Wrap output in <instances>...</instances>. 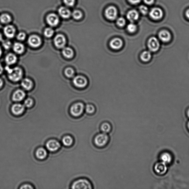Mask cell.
<instances>
[{
    "instance_id": "cell-43",
    "label": "cell",
    "mask_w": 189,
    "mask_h": 189,
    "mask_svg": "<svg viewBox=\"0 0 189 189\" xmlns=\"http://www.w3.org/2000/svg\"><path fill=\"white\" fill-rule=\"evenodd\" d=\"M144 1L146 4L151 5L153 3L154 0H144Z\"/></svg>"
},
{
    "instance_id": "cell-7",
    "label": "cell",
    "mask_w": 189,
    "mask_h": 189,
    "mask_svg": "<svg viewBox=\"0 0 189 189\" xmlns=\"http://www.w3.org/2000/svg\"><path fill=\"white\" fill-rule=\"evenodd\" d=\"M118 11L115 7L110 6L106 9L105 15L108 19L110 20H115L117 18Z\"/></svg>"
},
{
    "instance_id": "cell-8",
    "label": "cell",
    "mask_w": 189,
    "mask_h": 189,
    "mask_svg": "<svg viewBox=\"0 0 189 189\" xmlns=\"http://www.w3.org/2000/svg\"><path fill=\"white\" fill-rule=\"evenodd\" d=\"M45 146L49 151L54 152L60 148L61 145L58 141L55 139H51L46 143Z\"/></svg>"
},
{
    "instance_id": "cell-27",
    "label": "cell",
    "mask_w": 189,
    "mask_h": 189,
    "mask_svg": "<svg viewBox=\"0 0 189 189\" xmlns=\"http://www.w3.org/2000/svg\"><path fill=\"white\" fill-rule=\"evenodd\" d=\"M151 57V53L148 51H144L140 55L141 60L144 62H147L149 61Z\"/></svg>"
},
{
    "instance_id": "cell-32",
    "label": "cell",
    "mask_w": 189,
    "mask_h": 189,
    "mask_svg": "<svg viewBox=\"0 0 189 189\" xmlns=\"http://www.w3.org/2000/svg\"><path fill=\"white\" fill-rule=\"evenodd\" d=\"M72 16L76 20H79L83 16V14L81 11L78 10L74 11L72 13Z\"/></svg>"
},
{
    "instance_id": "cell-47",
    "label": "cell",
    "mask_w": 189,
    "mask_h": 189,
    "mask_svg": "<svg viewBox=\"0 0 189 189\" xmlns=\"http://www.w3.org/2000/svg\"><path fill=\"white\" fill-rule=\"evenodd\" d=\"M3 84V82L2 80L1 79H0V88L2 86Z\"/></svg>"
},
{
    "instance_id": "cell-35",
    "label": "cell",
    "mask_w": 189,
    "mask_h": 189,
    "mask_svg": "<svg viewBox=\"0 0 189 189\" xmlns=\"http://www.w3.org/2000/svg\"><path fill=\"white\" fill-rule=\"evenodd\" d=\"M85 109L86 112L88 114H92L95 111L94 106L91 105H87L86 106Z\"/></svg>"
},
{
    "instance_id": "cell-4",
    "label": "cell",
    "mask_w": 189,
    "mask_h": 189,
    "mask_svg": "<svg viewBox=\"0 0 189 189\" xmlns=\"http://www.w3.org/2000/svg\"><path fill=\"white\" fill-rule=\"evenodd\" d=\"M85 110V106L82 103L74 104L71 107L70 113L74 117H78L82 115Z\"/></svg>"
},
{
    "instance_id": "cell-48",
    "label": "cell",
    "mask_w": 189,
    "mask_h": 189,
    "mask_svg": "<svg viewBox=\"0 0 189 189\" xmlns=\"http://www.w3.org/2000/svg\"><path fill=\"white\" fill-rule=\"evenodd\" d=\"M2 39V35L1 33H0V41H1Z\"/></svg>"
},
{
    "instance_id": "cell-33",
    "label": "cell",
    "mask_w": 189,
    "mask_h": 189,
    "mask_svg": "<svg viewBox=\"0 0 189 189\" xmlns=\"http://www.w3.org/2000/svg\"><path fill=\"white\" fill-rule=\"evenodd\" d=\"M54 33V30L51 28H47L45 30V36L49 38L52 37Z\"/></svg>"
},
{
    "instance_id": "cell-23",
    "label": "cell",
    "mask_w": 189,
    "mask_h": 189,
    "mask_svg": "<svg viewBox=\"0 0 189 189\" xmlns=\"http://www.w3.org/2000/svg\"><path fill=\"white\" fill-rule=\"evenodd\" d=\"M5 61L7 64L11 65L16 62L17 57L15 54L12 53H10L7 54L6 57Z\"/></svg>"
},
{
    "instance_id": "cell-13",
    "label": "cell",
    "mask_w": 189,
    "mask_h": 189,
    "mask_svg": "<svg viewBox=\"0 0 189 189\" xmlns=\"http://www.w3.org/2000/svg\"><path fill=\"white\" fill-rule=\"evenodd\" d=\"M28 43L33 47H37L41 45V40L39 36L33 35L30 36L28 39Z\"/></svg>"
},
{
    "instance_id": "cell-10",
    "label": "cell",
    "mask_w": 189,
    "mask_h": 189,
    "mask_svg": "<svg viewBox=\"0 0 189 189\" xmlns=\"http://www.w3.org/2000/svg\"><path fill=\"white\" fill-rule=\"evenodd\" d=\"M66 43V38L62 34H58L54 38V45L58 48H62L64 47Z\"/></svg>"
},
{
    "instance_id": "cell-34",
    "label": "cell",
    "mask_w": 189,
    "mask_h": 189,
    "mask_svg": "<svg viewBox=\"0 0 189 189\" xmlns=\"http://www.w3.org/2000/svg\"><path fill=\"white\" fill-rule=\"evenodd\" d=\"M65 73L68 77L71 78L74 75V70L71 68L69 67L66 69Z\"/></svg>"
},
{
    "instance_id": "cell-6",
    "label": "cell",
    "mask_w": 189,
    "mask_h": 189,
    "mask_svg": "<svg viewBox=\"0 0 189 189\" xmlns=\"http://www.w3.org/2000/svg\"><path fill=\"white\" fill-rule=\"evenodd\" d=\"M148 46L149 49L152 52H156L159 49L160 46L159 41L157 38L152 37L148 40Z\"/></svg>"
},
{
    "instance_id": "cell-45",
    "label": "cell",
    "mask_w": 189,
    "mask_h": 189,
    "mask_svg": "<svg viewBox=\"0 0 189 189\" xmlns=\"http://www.w3.org/2000/svg\"><path fill=\"white\" fill-rule=\"evenodd\" d=\"M3 71V68L2 67L1 64H0V74H1L2 73Z\"/></svg>"
},
{
    "instance_id": "cell-20",
    "label": "cell",
    "mask_w": 189,
    "mask_h": 189,
    "mask_svg": "<svg viewBox=\"0 0 189 189\" xmlns=\"http://www.w3.org/2000/svg\"><path fill=\"white\" fill-rule=\"evenodd\" d=\"M139 18V13L136 11L131 10L129 11L127 13V18L131 22L138 20Z\"/></svg>"
},
{
    "instance_id": "cell-51",
    "label": "cell",
    "mask_w": 189,
    "mask_h": 189,
    "mask_svg": "<svg viewBox=\"0 0 189 189\" xmlns=\"http://www.w3.org/2000/svg\"><path fill=\"white\" fill-rule=\"evenodd\" d=\"M188 128L189 129V122L188 123Z\"/></svg>"
},
{
    "instance_id": "cell-19",
    "label": "cell",
    "mask_w": 189,
    "mask_h": 189,
    "mask_svg": "<svg viewBox=\"0 0 189 189\" xmlns=\"http://www.w3.org/2000/svg\"><path fill=\"white\" fill-rule=\"evenodd\" d=\"M58 12L60 16L64 19L69 18L71 15V12L70 11L65 7H60L58 9Z\"/></svg>"
},
{
    "instance_id": "cell-46",
    "label": "cell",
    "mask_w": 189,
    "mask_h": 189,
    "mask_svg": "<svg viewBox=\"0 0 189 189\" xmlns=\"http://www.w3.org/2000/svg\"><path fill=\"white\" fill-rule=\"evenodd\" d=\"M186 16L187 18L189 19V9L186 11Z\"/></svg>"
},
{
    "instance_id": "cell-28",
    "label": "cell",
    "mask_w": 189,
    "mask_h": 189,
    "mask_svg": "<svg viewBox=\"0 0 189 189\" xmlns=\"http://www.w3.org/2000/svg\"><path fill=\"white\" fill-rule=\"evenodd\" d=\"M161 159L162 162L167 164L170 163L171 161L172 157L170 154L168 152H165L161 154Z\"/></svg>"
},
{
    "instance_id": "cell-17",
    "label": "cell",
    "mask_w": 189,
    "mask_h": 189,
    "mask_svg": "<svg viewBox=\"0 0 189 189\" xmlns=\"http://www.w3.org/2000/svg\"><path fill=\"white\" fill-rule=\"evenodd\" d=\"M158 37L161 41L163 42L167 43L171 39V35L167 30H163L160 32L158 34Z\"/></svg>"
},
{
    "instance_id": "cell-29",
    "label": "cell",
    "mask_w": 189,
    "mask_h": 189,
    "mask_svg": "<svg viewBox=\"0 0 189 189\" xmlns=\"http://www.w3.org/2000/svg\"><path fill=\"white\" fill-rule=\"evenodd\" d=\"M111 125L107 122L103 123L101 127V130L102 133L106 134L110 132L111 130Z\"/></svg>"
},
{
    "instance_id": "cell-1",
    "label": "cell",
    "mask_w": 189,
    "mask_h": 189,
    "mask_svg": "<svg viewBox=\"0 0 189 189\" xmlns=\"http://www.w3.org/2000/svg\"><path fill=\"white\" fill-rule=\"evenodd\" d=\"M8 73V77L11 81L16 82L19 81L22 77L23 73L21 69L18 67L11 68L8 66L5 67Z\"/></svg>"
},
{
    "instance_id": "cell-37",
    "label": "cell",
    "mask_w": 189,
    "mask_h": 189,
    "mask_svg": "<svg viewBox=\"0 0 189 189\" xmlns=\"http://www.w3.org/2000/svg\"><path fill=\"white\" fill-rule=\"evenodd\" d=\"M33 104V101L30 98H28L24 101V105L27 108H30Z\"/></svg>"
},
{
    "instance_id": "cell-14",
    "label": "cell",
    "mask_w": 189,
    "mask_h": 189,
    "mask_svg": "<svg viewBox=\"0 0 189 189\" xmlns=\"http://www.w3.org/2000/svg\"><path fill=\"white\" fill-rule=\"evenodd\" d=\"M156 172L160 175L164 174L167 171V167L166 164L163 162H160L156 164L154 167Z\"/></svg>"
},
{
    "instance_id": "cell-25",
    "label": "cell",
    "mask_w": 189,
    "mask_h": 189,
    "mask_svg": "<svg viewBox=\"0 0 189 189\" xmlns=\"http://www.w3.org/2000/svg\"><path fill=\"white\" fill-rule=\"evenodd\" d=\"M22 87L27 90H29L31 89L33 86V83L28 78L24 79L22 82Z\"/></svg>"
},
{
    "instance_id": "cell-2",
    "label": "cell",
    "mask_w": 189,
    "mask_h": 189,
    "mask_svg": "<svg viewBox=\"0 0 189 189\" xmlns=\"http://www.w3.org/2000/svg\"><path fill=\"white\" fill-rule=\"evenodd\" d=\"M71 188L91 189L92 188V186L91 182L87 179L81 178L74 181L72 185Z\"/></svg>"
},
{
    "instance_id": "cell-26",
    "label": "cell",
    "mask_w": 189,
    "mask_h": 189,
    "mask_svg": "<svg viewBox=\"0 0 189 189\" xmlns=\"http://www.w3.org/2000/svg\"><path fill=\"white\" fill-rule=\"evenodd\" d=\"M62 144L66 146H70L73 144L74 140L73 138L70 135H66L62 139Z\"/></svg>"
},
{
    "instance_id": "cell-24",
    "label": "cell",
    "mask_w": 189,
    "mask_h": 189,
    "mask_svg": "<svg viewBox=\"0 0 189 189\" xmlns=\"http://www.w3.org/2000/svg\"><path fill=\"white\" fill-rule=\"evenodd\" d=\"M62 54L64 56L67 58H71L74 56V51L70 47H65L63 49Z\"/></svg>"
},
{
    "instance_id": "cell-40",
    "label": "cell",
    "mask_w": 189,
    "mask_h": 189,
    "mask_svg": "<svg viewBox=\"0 0 189 189\" xmlns=\"http://www.w3.org/2000/svg\"><path fill=\"white\" fill-rule=\"evenodd\" d=\"M2 45L4 48L8 49L11 47V43L10 41H3Z\"/></svg>"
},
{
    "instance_id": "cell-3",
    "label": "cell",
    "mask_w": 189,
    "mask_h": 189,
    "mask_svg": "<svg viewBox=\"0 0 189 189\" xmlns=\"http://www.w3.org/2000/svg\"><path fill=\"white\" fill-rule=\"evenodd\" d=\"M109 140V137L106 133H102L98 134L95 137L94 144L98 147H104L108 144Z\"/></svg>"
},
{
    "instance_id": "cell-12",
    "label": "cell",
    "mask_w": 189,
    "mask_h": 189,
    "mask_svg": "<svg viewBox=\"0 0 189 189\" xmlns=\"http://www.w3.org/2000/svg\"><path fill=\"white\" fill-rule=\"evenodd\" d=\"M150 16L154 20H158L161 19L163 16V11L159 8H153L151 10Z\"/></svg>"
},
{
    "instance_id": "cell-11",
    "label": "cell",
    "mask_w": 189,
    "mask_h": 189,
    "mask_svg": "<svg viewBox=\"0 0 189 189\" xmlns=\"http://www.w3.org/2000/svg\"><path fill=\"white\" fill-rule=\"evenodd\" d=\"M110 45L112 49L118 50L122 47L123 42L120 38H115L112 39L110 42Z\"/></svg>"
},
{
    "instance_id": "cell-9",
    "label": "cell",
    "mask_w": 189,
    "mask_h": 189,
    "mask_svg": "<svg viewBox=\"0 0 189 189\" xmlns=\"http://www.w3.org/2000/svg\"><path fill=\"white\" fill-rule=\"evenodd\" d=\"M46 21L49 26L52 27L56 26L59 22V18L56 14L51 13L47 15Z\"/></svg>"
},
{
    "instance_id": "cell-41",
    "label": "cell",
    "mask_w": 189,
    "mask_h": 189,
    "mask_svg": "<svg viewBox=\"0 0 189 189\" xmlns=\"http://www.w3.org/2000/svg\"><path fill=\"white\" fill-rule=\"evenodd\" d=\"M17 39L19 41H24L25 39L26 38V34L23 32H20L19 33L18 35H17Z\"/></svg>"
},
{
    "instance_id": "cell-49",
    "label": "cell",
    "mask_w": 189,
    "mask_h": 189,
    "mask_svg": "<svg viewBox=\"0 0 189 189\" xmlns=\"http://www.w3.org/2000/svg\"><path fill=\"white\" fill-rule=\"evenodd\" d=\"M2 54V49H1V47H0V57H1Z\"/></svg>"
},
{
    "instance_id": "cell-15",
    "label": "cell",
    "mask_w": 189,
    "mask_h": 189,
    "mask_svg": "<svg viewBox=\"0 0 189 189\" xmlns=\"http://www.w3.org/2000/svg\"><path fill=\"white\" fill-rule=\"evenodd\" d=\"M24 110V106L19 104L13 105L11 107V111L15 115H20L23 114Z\"/></svg>"
},
{
    "instance_id": "cell-38",
    "label": "cell",
    "mask_w": 189,
    "mask_h": 189,
    "mask_svg": "<svg viewBox=\"0 0 189 189\" xmlns=\"http://www.w3.org/2000/svg\"><path fill=\"white\" fill-rule=\"evenodd\" d=\"M64 2L67 6H72L75 4V0H63Z\"/></svg>"
},
{
    "instance_id": "cell-22",
    "label": "cell",
    "mask_w": 189,
    "mask_h": 189,
    "mask_svg": "<svg viewBox=\"0 0 189 189\" xmlns=\"http://www.w3.org/2000/svg\"><path fill=\"white\" fill-rule=\"evenodd\" d=\"M13 49L15 52L17 54H21L24 51V46L22 43H16L13 45Z\"/></svg>"
},
{
    "instance_id": "cell-5",
    "label": "cell",
    "mask_w": 189,
    "mask_h": 189,
    "mask_svg": "<svg viewBox=\"0 0 189 189\" xmlns=\"http://www.w3.org/2000/svg\"><path fill=\"white\" fill-rule=\"evenodd\" d=\"M73 84L76 87L79 88H84L86 87L88 84L87 78L84 76L78 75L74 77L73 80Z\"/></svg>"
},
{
    "instance_id": "cell-44",
    "label": "cell",
    "mask_w": 189,
    "mask_h": 189,
    "mask_svg": "<svg viewBox=\"0 0 189 189\" xmlns=\"http://www.w3.org/2000/svg\"><path fill=\"white\" fill-rule=\"evenodd\" d=\"M129 1L133 4H137L140 3L141 0H128Z\"/></svg>"
},
{
    "instance_id": "cell-39",
    "label": "cell",
    "mask_w": 189,
    "mask_h": 189,
    "mask_svg": "<svg viewBox=\"0 0 189 189\" xmlns=\"http://www.w3.org/2000/svg\"><path fill=\"white\" fill-rule=\"evenodd\" d=\"M139 10L140 12L144 15H146L148 12V9L146 6L144 5H141L139 7Z\"/></svg>"
},
{
    "instance_id": "cell-42",
    "label": "cell",
    "mask_w": 189,
    "mask_h": 189,
    "mask_svg": "<svg viewBox=\"0 0 189 189\" xmlns=\"http://www.w3.org/2000/svg\"><path fill=\"white\" fill-rule=\"evenodd\" d=\"M20 189H33V187L29 184H24L21 186L19 188Z\"/></svg>"
},
{
    "instance_id": "cell-16",
    "label": "cell",
    "mask_w": 189,
    "mask_h": 189,
    "mask_svg": "<svg viewBox=\"0 0 189 189\" xmlns=\"http://www.w3.org/2000/svg\"><path fill=\"white\" fill-rule=\"evenodd\" d=\"M16 30L14 26L12 25H7L4 29V33L7 38H12L14 37Z\"/></svg>"
},
{
    "instance_id": "cell-21",
    "label": "cell",
    "mask_w": 189,
    "mask_h": 189,
    "mask_svg": "<svg viewBox=\"0 0 189 189\" xmlns=\"http://www.w3.org/2000/svg\"><path fill=\"white\" fill-rule=\"evenodd\" d=\"M47 155V150L43 148H38L36 152V156L38 159L42 160L46 157Z\"/></svg>"
},
{
    "instance_id": "cell-18",
    "label": "cell",
    "mask_w": 189,
    "mask_h": 189,
    "mask_svg": "<svg viewBox=\"0 0 189 189\" xmlns=\"http://www.w3.org/2000/svg\"><path fill=\"white\" fill-rule=\"evenodd\" d=\"M25 96V93L22 90L19 89L15 91L13 93L12 99L15 101H21L24 98Z\"/></svg>"
},
{
    "instance_id": "cell-50",
    "label": "cell",
    "mask_w": 189,
    "mask_h": 189,
    "mask_svg": "<svg viewBox=\"0 0 189 189\" xmlns=\"http://www.w3.org/2000/svg\"><path fill=\"white\" fill-rule=\"evenodd\" d=\"M187 114H188V117L189 118V109L188 110V112H187Z\"/></svg>"
},
{
    "instance_id": "cell-36",
    "label": "cell",
    "mask_w": 189,
    "mask_h": 189,
    "mask_svg": "<svg viewBox=\"0 0 189 189\" xmlns=\"http://www.w3.org/2000/svg\"><path fill=\"white\" fill-rule=\"evenodd\" d=\"M117 24L119 27H123L126 24V20L125 19L123 18H120L118 19L116 21Z\"/></svg>"
},
{
    "instance_id": "cell-30",
    "label": "cell",
    "mask_w": 189,
    "mask_h": 189,
    "mask_svg": "<svg viewBox=\"0 0 189 189\" xmlns=\"http://www.w3.org/2000/svg\"><path fill=\"white\" fill-rule=\"evenodd\" d=\"M11 20V16L7 14H3L0 16V21L3 24H8Z\"/></svg>"
},
{
    "instance_id": "cell-31",
    "label": "cell",
    "mask_w": 189,
    "mask_h": 189,
    "mask_svg": "<svg viewBox=\"0 0 189 189\" xmlns=\"http://www.w3.org/2000/svg\"><path fill=\"white\" fill-rule=\"evenodd\" d=\"M127 28L129 33H134L136 31L137 28L136 25L131 23L128 25Z\"/></svg>"
}]
</instances>
